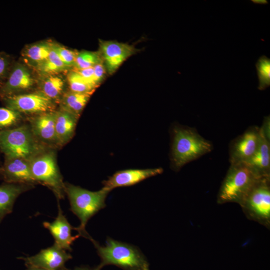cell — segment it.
<instances>
[{"label":"cell","instance_id":"obj_1","mask_svg":"<svg viewBox=\"0 0 270 270\" xmlns=\"http://www.w3.org/2000/svg\"><path fill=\"white\" fill-rule=\"evenodd\" d=\"M172 134L170 162L175 171L213 150L212 142L202 136L194 128L176 125Z\"/></svg>","mask_w":270,"mask_h":270},{"label":"cell","instance_id":"obj_2","mask_svg":"<svg viewBox=\"0 0 270 270\" xmlns=\"http://www.w3.org/2000/svg\"><path fill=\"white\" fill-rule=\"evenodd\" d=\"M102 188L100 190L92 192L70 183L64 182V192L70 204V210L80 220V225L74 230L90 241L93 239L86 230L88 220L106 206L105 202L110 192Z\"/></svg>","mask_w":270,"mask_h":270},{"label":"cell","instance_id":"obj_3","mask_svg":"<svg viewBox=\"0 0 270 270\" xmlns=\"http://www.w3.org/2000/svg\"><path fill=\"white\" fill-rule=\"evenodd\" d=\"M101 262L97 266L101 270L106 265H114L124 270H150L146 258L136 246L108 237L106 245L101 246L92 239Z\"/></svg>","mask_w":270,"mask_h":270},{"label":"cell","instance_id":"obj_4","mask_svg":"<svg viewBox=\"0 0 270 270\" xmlns=\"http://www.w3.org/2000/svg\"><path fill=\"white\" fill-rule=\"evenodd\" d=\"M47 148L35 138L28 123L0 132V151L4 158L30 160Z\"/></svg>","mask_w":270,"mask_h":270},{"label":"cell","instance_id":"obj_5","mask_svg":"<svg viewBox=\"0 0 270 270\" xmlns=\"http://www.w3.org/2000/svg\"><path fill=\"white\" fill-rule=\"evenodd\" d=\"M258 178L244 163L230 164L220 188L217 203L239 204Z\"/></svg>","mask_w":270,"mask_h":270},{"label":"cell","instance_id":"obj_6","mask_svg":"<svg viewBox=\"0 0 270 270\" xmlns=\"http://www.w3.org/2000/svg\"><path fill=\"white\" fill-rule=\"evenodd\" d=\"M56 149L48 148L29 160L32 175L38 184L52 190L57 200L64 198V182L57 164Z\"/></svg>","mask_w":270,"mask_h":270},{"label":"cell","instance_id":"obj_7","mask_svg":"<svg viewBox=\"0 0 270 270\" xmlns=\"http://www.w3.org/2000/svg\"><path fill=\"white\" fill-rule=\"evenodd\" d=\"M239 205L250 220L270 228V177L258 178Z\"/></svg>","mask_w":270,"mask_h":270},{"label":"cell","instance_id":"obj_8","mask_svg":"<svg viewBox=\"0 0 270 270\" xmlns=\"http://www.w3.org/2000/svg\"><path fill=\"white\" fill-rule=\"evenodd\" d=\"M2 98L6 107L22 114L32 116L55 110L56 102L40 90Z\"/></svg>","mask_w":270,"mask_h":270},{"label":"cell","instance_id":"obj_9","mask_svg":"<svg viewBox=\"0 0 270 270\" xmlns=\"http://www.w3.org/2000/svg\"><path fill=\"white\" fill-rule=\"evenodd\" d=\"M260 137V127L250 126L232 140L228 148L230 164L246 162L258 149Z\"/></svg>","mask_w":270,"mask_h":270},{"label":"cell","instance_id":"obj_10","mask_svg":"<svg viewBox=\"0 0 270 270\" xmlns=\"http://www.w3.org/2000/svg\"><path fill=\"white\" fill-rule=\"evenodd\" d=\"M99 52L108 73L113 74L129 57L138 49L126 43L113 40H100Z\"/></svg>","mask_w":270,"mask_h":270},{"label":"cell","instance_id":"obj_11","mask_svg":"<svg viewBox=\"0 0 270 270\" xmlns=\"http://www.w3.org/2000/svg\"><path fill=\"white\" fill-rule=\"evenodd\" d=\"M18 258L24 260L26 266H34L46 270H62L65 268L66 262L72 259V256L54 243L52 246L42 250L34 256Z\"/></svg>","mask_w":270,"mask_h":270},{"label":"cell","instance_id":"obj_12","mask_svg":"<svg viewBox=\"0 0 270 270\" xmlns=\"http://www.w3.org/2000/svg\"><path fill=\"white\" fill-rule=\"evenodd\" d=\"M55 110L30 116L28 124L35 138L47 148H58L55 130Z\"/></svg>","mask_w":270,"mask_h":270},{"label":"cell","instance_id":"obj_13","mask_svg":"<svg viewBox=\"0 0 270 270\" xmlns=\"http://www.w3.org/2000/svg\"><path fill=\"white\" fill-rule=\"evenodd\" d=\"M0 178L6 183L37 184L30 172L29 160L18 158H4L0 166Z\"/></svg>","mask_w":270,"mask_h":270},{"label":"cell","instance_id":"obj_14","mask_svg":"<svg viewBox=\"0 0 270 270\" xmlns=\"http://www.w3.org/2000/svg\"><path fill=\"white\" fill-rule=\"evenodd\" d=\"M163 171L162 168L118 171L102 182L103 188L111 191L118 187L132 186L146 178L161 174Z\"/></svg>","mask_w":270,"mask_h":270},{"label":"cell","instance_id":"obj_15","mask_svg":"<svg viewBox=\"0 0 270 270\" xmlns=\"http://www.w3.org/2000/svg\"><path fill=\"white\" fill-rule=\"evenodd\" d=\"M58 208V215L55 220L52 222H44L43 226L53 236L55 244L65 250L71 251L73 242L80 236L78 234L75 236L72 235V230L74 227L70 224L63 214L59 202Z\"/></svg>","mask_w":270,"mask_h":270},{"label":"cell","instance_id":"obj_16","mask_svg":"<svg viewBox=\"0 0 270 270\" xmlns=\"http://www.w3.org/2000/svg\"><path fill=\"white\" fill-rule=\"evenodd\" d=\"M34 84L29 70L24 66L18 64L11 71L6 82L0 88L2 98L18 94L31 88Z\"/></svg>","mask_w":270,"mask_h":270},{"label":"cell","instance_id":"obj_17","mask_svg":"<svg viewBox=\"0 0 270 270\" xmlns=\"http://www.w3.org/2000/svg\"><path fill=\"white\" fill-rule=\"evenodd\" d=\"M55 113L56 134L60 148L66 144L74 136L79 117L61 108Z\"/></svg>","mask_w":270,"mask_h":270},{"label":"cell","instance_id":"obj_18","mask_svg":"<svg viewBox=\"0 0 270 270\" xmlns=\"http://www.w3.org/2000/svg\"><path fill=\"white\" fill-rule=\"evenodd\" d=\"M256 152L244 164L258 178L270 177V142L262 134Z\"/></svg>","mask_w":270,"mask_h":270},{"label":"cell","instance_id":"obj_19","mask_svg":"<svg viewBox=\"0 0 270 270\" xmlns=\"http://www.w3.org/2000/svg\"><path fill=\"white\" fill-rule=\"evenodd\" d=\"M34 187L30 184L6 182L0 185V223L12 212L14 203L18 196Z\"/></svg>","mask_w":270,"mask_h":270},{"label":"cell","instance_id":"obj_20","mask_svg":"<svg viewBox=\"0 0 270 270\" xmlns=\"http://www.w3.org/2000/svg\"><path fill=\"white\" fill-rule=\"evenodd\" d=\"M92 94L64 92L60 102L61 108L80 117Z\"/></svg>","mask_w":270,"mask_h":270},{"label":"cell","instance_id":"obj_21","mask_svg":"<svg viewBox=\"0 0 270 270\" xmlns=\"http://www.w3.org/2000/svg\"><path fill=\"white\" fill-rule=\"evenodd\" d=\"M64 85L61 77L50 75L42 82L40 91L54 102H60L64 93Z\"/></svg>","mask_w":270,"mask_h":270},{"label":"cell","instance_id":"obj_22","mask_svg":"<svg viewBox=\"0 0 270 270\" xmlns=\"http://www.w3.org/2000/svg\"><path fill=\"white\" fill-rule=\"evenodd\" d=\"M52 48V44L49 42H38L28 46L24 55L30 62L38 66L48 58Z\"/></svg>","mask_w":270,"mask_h":270},{"label":"cell","instance_id":"obj_23","mask_svg":"<svg viewBox=\"0 0 270 270\" xmlns=\"http://www.w3.org/2000/svg\"><path fill=\"white\" fill-rule=\"evenodd\" d=\"M23 120L20 112L7 107L0 108V132L18 126Z\"/></svg>","mask_w":270,"mask_h":270},{"label":"cell","instance_id":"obj_24","mask_svg":"<svg viewBox=\"0 0 270 270\" xmlns=\"http://www.w3.org/2000/svg\"><path fill=\"white\" fill-rule=\"evenodd\" d=\"M67 82L70 91L72 92L92 94L96 88L74 70L68 74Z\"/></svg>","mask_w":270,"mask_h":270},{"label":"cell","instance_id":"obj_25","mask_svg":"<svg viewBox=\"0 0 270 270\" xmlns=\"http://www.w3.org/2000/svg\"><path fill=\"white\" fill-rule=\"evenodd\" d=\"M37 67L38 70L42 74H49L58 72L66 68L58 56L52 44L48 58Z\"/></svg>","mask_w":270,"mask_h":270},{"label":"cell","instance_id":"obj_26","mask_svg":"<svg viewBox=\"0 0 270 270\" xmlns=\"http://www.w3.org/2000/svg\"><path fill=\"white\" fill-rule=\"evenodd\" d=\"M258 78V89L266 90L270 86V59L265 55L259 58L256 64Z\"/></svg>","mask_w":270,"mask_h":270},{"label":"cell","instance_id":"obj_27","mask_svg":"<svg viewBox=\"0 0 270 270\" xmlns=\"http://www.w3.org/2000/svg\"><path fill=\"white\" fill-rule=\"evenodd\" d=\"M103 62L99 52L82 51L78 52L74 64V70H82L93 67Z\"/></svg>","mask_w":270,"mask_h":270},{"label":"cell","instance_id":"obj_28","mask_svg":"<svg viewBox=\"0 0 270 270\" xmlns=\"http://www.w3.org/2000/svg\"><path fill=\"white\" fill-rule=\"evenodd\" d=\"M52 46L60 58L66 68L74 66L78 52L58 44H52Z\"/></svg>","mask_w":270,"mask_h":270},{"label":"cell","instance_id":"obj_29","mask_svg":"<svg viewBox=\"0 0 270 270\" xmlns=\"http://www.w3.org/2000/svg\"><path fill=\"white\" fill-rule=\"evenodd\" d=\"M93 68L94 81V84L98 86L104 78L106 70L103 62L96 64Z\"/></svg>","mask_w":270,"mask_h":270},{"label":"cell","instance_id":"obj_30","mask_svg":"<svg viewBox=\"0 0 270 270\" xmlns=\"http://www.w3.org/2000/svg\"><path fill=\"white\" fill-rule=\"evenodd\" d=\"M85 80L91 84L95 87H98L94 81V68L90 67L86 68L76 70Z\"/></svg>","mask_w":270,"mask_h":270},{"label":"cell","instance_id":"obj_31","mask_svg":"<svg viewBox=\"0 0 270 270\" xmlns=\"http://www.w3.org/2000/svg\"><path fill=\"white\" fill-rule=\"evenodd\" d=\"M260 131L264 138L270 142V116H265Z\"/></svg>","mask_w":270,"mask_h":270},{"label":"cell","instance_id":"obj_32","mask_svg":"<svg viewBox=\"0 0 270 270\" xmlns=\"http://www.w3.org/2000/svg\"><path fill=\"white\" fill-rule=\"evenodd\" d=\"M8 58L4 54H0V79L6 74L9 66Z\"/></svg>","mask_w":270,"mask_h":270},{"label":"cell","instance_id":"obj_33","mask_svg":"<svg viewBox=\"0 0 270 270\" xmlns=\"http://www.w3.org/2000/svg\"><path fill=\"white\" fill-rule=\"evenodd\" d=\"M62 270H100L98 266L94 268H90L87 266H81L76 268L74 270H69L66 268Z\"/></svg>","mask_w":270,"mask_h":270},{"label":"cell","instance_id":"obj_34","mask_svg":"<svg viewBox=\"0 0 270 270\" xmlns=\"http://www.w3.org/2000/svg\"><path fill=\"white\" fill-rule=\"evenodd\" d=\"M26 270H46L42 268H36L34 266H26Z\"/></svg>","mask_w":270,"mask_h":270}]
</instances>
